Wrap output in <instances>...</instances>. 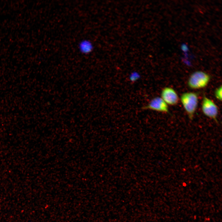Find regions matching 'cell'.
Segmentation results:
<instances>
[{"label": "cell", "mask_w": 222, "mask_h": 222, "mask_svg": "<svg viewBox=\"0 0 222 222\" xmlns=\"http://www.w3.org/2000/svg\"><path fill=\"white\" fill-rule=\"evenodd\" d=\"M214 95L215 98L218 101H221L222 99V85L216 88L214 91Z\"/></svg>", "instance_id": "8992f818"}, {"label": "cell", "mask_w": 222, "mask_h": 222, "mask_svg": "<svg viewBox=\"0 0 222 222\" xmlns=\"http://www.w3.org/2000/svg\"><path fill=\"white\" fill-rule=\"evenodd\" d=\"M211 79L210 75L207 73L202 71H196L190 75L187 80V84L192 89H202L208 85Z\"/></svg>", "instance_id": "7a4b0ae2"}, {"label": "cell", "mask_w": 222, "mask_h": 222, "mask_svg": "<svg viewBox=\"0 0 222 222\" xmlns=\"http://www.w3.org/2000/svg\"><path fill=\"white\" fill-rule=\"evenodd\" d=\"M199 94L193 92H185L180 98L184 109L191 120L193 119L198 107Z\"/></svg>", "instance_id": "6da1fadb"}, {"label": "cell", "mask_w": 222, "mask_h": 222, "mask_svg": "<svg viewBox=\"0 0 222 222\" xmlns=\"http://www.w3.org/2000/svg\"><path fill=\"white\" fill-rule=\"evenodd\" d=\"M130 79L131 80L134 81L136 80L138 78L139 76L138 73L136 72H133L130 76Z\"/></svg>", "instance_id": "52a82bcc"}, {"label": "cell", "mask_w": 222, "mask_h": 222, "mask_svg": "<svg viewBox=\"0 0 222 222\" xmlns=\"http://www.w3.org/2000/svg\"><path fill=\"white\" fill-rule=\"evenodd\" d=\"M143 109L170 113L168 105L160 97H156L152 98L147 105L143 107Z\"/></svg>", "instance_id": "277c9868"}, {"label": "cell", "mask_w": 222, "mask_h": 222, "mask_svg": "<svg viewBox=\"0 0 222 222\" xmlns=\"http://www.w3.org/2000/svg\"><path fill=\"white\" fill-rule=\"evenodd\" d=\"M168 105H176L178 103L179 98L176 91L170 87H166L162 88L161 92V97Z\"/></svg>", "instance_id": "5b68a950"}, {"label": "cell", "mask_w": 222, "mask_h": 222, "mask_svg": "<svg viewBox=\"0 0 222 222\" xmlns=\"http://www.w3.org/2000/svg\"><path fill=\"white\" fill-rule=\"evenodd\" d=\"M201 109L205 116L218 123L217 120L219 113L218 107L212 99L205 95H204L203 97Z\"/></svg>", "instance_id": "3957f363"}]
</instances>
